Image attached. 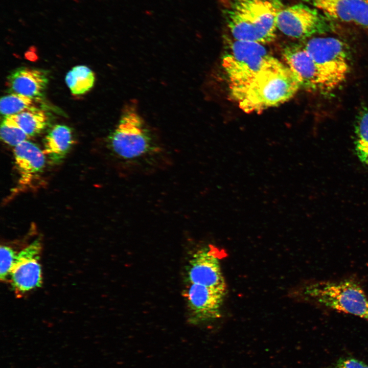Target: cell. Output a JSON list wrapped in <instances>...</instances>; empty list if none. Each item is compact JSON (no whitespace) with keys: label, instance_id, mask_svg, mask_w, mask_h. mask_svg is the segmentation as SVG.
<instances>
[{"label":"cell","instance_id":"cell-1","mask_svg":"<svg viewBox=\"0 0 368 368\" xmlns=\"http://www.w3.org/2000/svg\"><path fill=\"white\" fill-rule=\"evenodd\" d=\"M108 142L127 175L151 173L170 163L168 151L155 132L131 105L124 109Z\"/></svg>","mask_w":368,"mask_h":368},{"label":"cell","instance_id":"cell-2","mask_svg":"<svg viewBox=\"0 0 368 368\" xmlns=\"http://www.w3.org/2000/svg\"><path fill=\"white\" fill-rule=\"evenodd\" d=\"M228 30L235 40L263 44L275 37L280 0H220Z\"/></svg>","mask_w":368,"mask_h":368},{"label":"cell","instance_id":"cell-3","mask_svg":"<svg viewBox=\"0 0 368 368\" xmlns=\"http://www.w3.org/2000/svg\"><path fill=\"white\" fill-rule=\"evenodd\" d=\"M302 88L289 67L283 63L241 85L229 87L230 95L246 112H260L279 105Z\"/></svg>","mask_w":368,"mask_h":368},{"label":"cell","instance_id":"cell-4","mask_svg":"<svg viewBox=\"0 0 368 368\" xmlns=\"http://www.w3.org/2000/svg\"><path fill=\"white\" fill-rule=\"evenodd\" d=\"M302 298L368 320V298L355 281H323L302 287Z\"/></svg>","mask_w":368,"mask_h":368},{"label":"cell","instance_id":"cell-5","mask_svg":"<svg viewBox=\"0 0 368 368\" xmlns=\"http://www.w3.org/2000/svg\"><path fill=\"white\" fill-rule=\"evenodd\" d=\"M304 47L315 65L318 91H331L343 83L350 68L348 49L343 41L332 37H316Z\"/></svg>","mask_w":368,"mask_h":368},{"label":"cell","instance_id":"cell-6","mask_svg":"<svg viewBox=\"0 0 368 368\" xmlns=\"http://www.w3.org/2000/svg\"><path fill=\"white\" fill-rule=\"evenodd\" d=\"M264 45L234 38L231 40L222 61L229 87L243 84L263 72L282 63L270 54Z\"/></svg>","mask_w":368,"mask_h":368},{"label":"cell","instance_id":"cell-7","mask_svg":"<svg viewBox=\"0 0 368 368\" xmlns=\"http://www.w3.org/2000/svg\"><path fill=\"white\" fill-rule=\"evenodd\" d=\"M329 19L315 8L297 4L283 7L277 20V27L290 37L302 39L329 31Z\"/></svg>","mask_w":368,"mask_h":368},{"label":"cell","instance_id":"cell-8","mask_svg":"<svg viewBox=\"0 0 368 368\" xmlns=\"http://www.w3.org/2000/svg\"><path fill=\"white\" fill-rule=\"evenodd\" d=\"M42 245L36 239L16 254L9 277L13 289L24 294L41 286L42 269L39 262Z\"/></svg>","mask_w":368,"mask_h":368},{"label":"cell","instance_id":"cell-9","mask_svg":"<svg viewBox=\"0 0 368 368\" xmlns=\"http://www.w3.org/2000/svg\"><path fill=\"white\" fill-rule=\"evenodd\" d=\"M187 282L226 293V284L218 255L210 247H203L193 255L187 269Z\"/></svg>","mask_w":368,"mask_h":368},{"label":"cell","instance_id":"cell-10","mask_svg":"<svg viewBox=\"0 0 368 368\" xmlns=\"http://www.w3.org/2000/svg\"><path fill=\"white\" fill-rule=\"evenodd\" d=\"M15 165L18 179L15 193L33 188L42 176L45 155L37 145L25 141L13 150Z\"/></svg>","mask_w":368,"mask_h":368},{"label":"cell","instance_id":"cell-11","mask_svg":"<svg viewBox=\"0 0 368 368\" xmlns=\"http://www.w3.org/2000/svg\"><path fill=\"white\" fill-rule=\"evenodd\" d=\"M225 295L215 289L188 283L185 296L190 319L198 323L219 318Z\"/></svg>","mask_w":368,"mask_h":368},{"label":"cell","instance_id":"cell-12","mask_svg":"<svg viewBox=\"0 0 368 368\" xmlns=\"http://www.w3.org/2000/svg\"><path fill=\"white\" fill-rule=\"evenodd\" d=\"M329 19L368 28V0H304Z\"/></svg>","mask_w":368,"mask_h":368},{"label":"cell","instance_id":"cell-13","mask_svg":"<svg viewBox=\"0 0 368 368\" xmlns=\"http://www.w3.org/2000/svg\"><path fill=\"white\" fill-rule=\"evenodd\" d=\"M283 56L287 66L297 77L302 88L318 90L317 71L304 45H288L284 49Z\"/></svg>","mask_w":368,"mask_h":368},{"label":"cell","instance_id":"cell-14","mask_svg":"<svg viewBox=\"0 0 368 368\" xmlns=\"http://www.w3.org/2000/svg\"><path fill=\"white\" fill-rule=\"evenodd\" d=\"M49 82L45 71L21 67L7 77L6 84L11 93L30 97L37 100L43 95Z\"/></svg>","mask_w":368,"mask_h":368},{"label":"cell","instance_id":"cell-15","mask_svg":"<svg viewBox=\"0 0 368 368\" xmlns=\"http://www.w3.org/2000/svg\"><path fill=\"white\" fill-rule=\"evenodd\" d=\"M74 143L72 130L64 125L53 126L44 139L43 152L53 164L61 161Z\"/></svg>","mask_w":368,"mask_h":368},{"label":"cell","instance_id":"cell-16","mask_svg":"<svg viewBox=\"0 0 368 368\" xmlns=\"http://www.w3.org/2000/svg\"><path fill=\"white\" fill-rule=\"evenodd\" d=\"M5 117L16 124L30 137L43 131L48 122L45 112L38 107Z\"/></svg>","mask_w":368,"mask_h":368},{"label":"cell","instance_id":"cell-17","mask_svg":"<svg viewBox=\"0 0 368 368\" xmlns=\"http://www.w3.org/2000/svg\"><path fill=\"white\" fill-rule=\"evenodd\" d=\"M95 80L94 72L87 66L77 65L70 71L65 81L71 93L75 95L84 94L93 86Z\"/></svg>","mask_w":368,"mask_h":368},{"label":"cell","instance_id":"cell-18","mask_svg":"<svg viewBox=\"0 0 368 368\" xmlns=\"http://www.w3.org/2000/svg\"><path fill=\"white\" fill-rule=\"evenodd\" d=\"M354 133L356 155L362 164L368 166V108L363 109L359 113Z\"/></svg>","mask_w":368,"mask_h":368},{"label":"cell","instance_id":"cell-19","mask_svg":"<svg viewBox=\"0 0 368 368\" xmlns=\"http://www.w3.org/2000/svg\"><path fill=\"white\" fill-rule=\"evenodd\" d=\"M36 99L21 94L11 93L1 98L0 110L2 114L9 116L38 107Z\"/></svg>","mask_w":368,"mask_h":368},{"label":"cell","instance_id":"cell-20","mask_svg":"<svg viewBox=\"0 0 368 368\" xmlns=\"http://www.w3.org/2000/svg\"><path fill=\"white\" fill-rule=\"evenodd\" d=\"M1 137L5 143L14 147L30 138L20 127L5 117L1 126Z\"/></svg>","mask_w":368,"mask_h":368},{"label":"cell","instance_id":"cell-21","mask_svg":"<svg viewBox=\"0 0 368 368\" xmlns=\"http://www.w3.org/2000/svg\"><path fill=\"white\" fill-rule=\"evenodd\" d=\"M0 255V278L4 281L9 276L16 259V252L9 246L1 245Z\"/></svg>","mask_w":368,"mask_h":368},{"label":"cell","instance_id":"cell-22","mask_svg":"<svg viewBox=\"0 0 368 368\" xmlns=\"http://www.w3.org/2000/svg\"><path fill=\"white\" fill-rule=\"evenodd\" d=\"M336 368H368V364L353 357H344L338 361Z\"/></svg>","mask_w":368,"mask_h":368}]
</instances>
